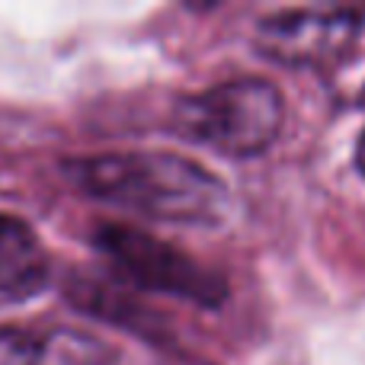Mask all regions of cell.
Instances as JSON below:
<instances>
[{
    "label": "cell",
    "mask_w": 365,
    "mask_h": 365,
    "mask_svg": "<svg viewBox=\"0 0 365 365\" xmlns=\"http://www.w3.org/2000/svg\"><path fill=\"white\" fill-rule=\"evenodd\" d=\"M48 336L29 330H0V365H45Z\"/></svg>",
    "instance_id": "8992f818"
},
{
    "label": "cell",
    "mask_w": 365,
    "mask_h": 365,
    "mask_svg": "<svg viewBox=\"0 0 365 365\" xmlns=\"http://www.w3.org/2000/svg\"><path fill=\"white\" fill-rule=\"evenodd\" d=\"M48 257L26 221L0 215V295L23 302L45 289Z\"/></svg>",
    "instance_id": "5b68a950"
},
{
    "label": "cell",
    "mask_w": 365,
    "mask_h": 365,
    "mask_svg": "<svg viewBox=\"0 0 365 365\" xmlns=\"http://www.w3.org/2000/svg\"><path fill=\"white\" fill-rule=\"evenodd\" d=\"M356 164H359V170H362V177H365V132H362V138H359V148H356Z\"/></svg>",
    "instance_id": "52a82bcc"
},
{
    "label": "cell",
    "mask_w": 365,
    "mask_h": 365,
    "mask_svg": "<svg viewBox=\"0 0 365 365\" xmlns=\"http://www.w3.org/2000/svg\"><path fill=\"white\" fill-rule=\"evenodd\" d=\"M93 240L109 257V263L141 289L164 292L202 308H218L227 295L221 276H215L212 269L199 266L160 237L135 231L128 225H100Z\"/></svg>",
    "instance_id": "3957f363"
},
{
    "label": "cell",
    "mask_w": 365,
    "mask_h": 365,
    "mask_svg": "<svg viewBox=\"0 0 365 365\" xmlns=\"http://www.w3.org/2000/svg\"><path fill=\"white\" fill-rule=\"evenodd\" d=\"M362 26L365 4L279 10L257 26V45L266 58L289 68H324L353 48Z\"/></svg>",
    "instance_id": "277c9868"
},
{
    "label": "cell",
    "mask_w": 365,
    "mask_h": 365,
    "mask_svg": "<svg viewBox=\"0 0 365 365\" xmlns=\"http://www.w3.org/2000/svg\"><path fill=\"white\" fill-rule=\"evenodd\" d=\"M64 173L93 199L170 225H215L231 208L225 182L180 154H100L68 160Z\"/></svg>",
    "instance_id": "6da1fadb"
},
{
    "label": "cell",
    "mask_w": 365,
    "mask_h": 365,
    "mask_svg": "<svg viewBox=\"0 0 365 365\" xmlns=\"http://www.w3.org/2000/svg\"><path fill=\"white\" fill-rule=\"evenodd\" d=\"M285 103L269 81L244 77L208 87L177 106V128L227 158H253L282 132Z\"/></svg>",
    "instance_id": "7a4b0ae2"
}]
</instances>
